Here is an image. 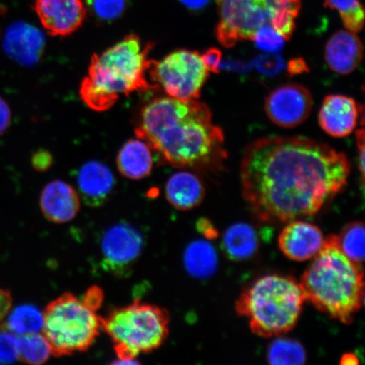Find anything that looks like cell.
<instances>
[{"instance_id": "obj_1", "label": "cell", "mask_w": 365, "mask_h": 365, "mask_svg": "<svg viewBox=\"0 0 365 365\" xmlns=\"http://www.w3.org/2000/svg\"><path fill=\"white\" fill-rule=\"evenodd\" d=\"M346 155L304 137H264L251 143L240 166L243 196L262 222L312 216L348 182Z\"/></svg>"}, {"instance_id": "obj_2", "label": "cell", "mask_w": 365, "mask_h": 365, "mask_svg": "<svg viewBox=\"0 0 365 365\" xmlns=\"http://www.w3.org/2000/svg\"><path fill=\"white\" fill-rule=\"evenodd\" d=\"M135 134L175 168L215 170L227 158L222 130L198 99L152 100L140 113Z\"/></svg>"}, {"instance_id": "obj_3", "label": "cell", "mask_w": 365, "mask_h": 365, "mask_svg": "<svg viewBox=\"0 0 365 365\" xmlns=\"http://www.w3.org/2000/svg\"><path fill=\"white\" fill-rule=\"evenodd\" d=\"M153 43L143 44L139 36L130 34L91 58L88 76L81 81L80 96L96 112L110 109L122 96L155 88L148 79Z\"/></svg>"}, {"instance_id": "obj_4", "label": "cell", "mask_w": 365, "mask_h": 365, "mask_svg": "<svg viewBox=\"0 0 365 365\" xmlns=\"http://www.w3.org/2000/svg\"><path fill=\"white\" fill-rule=\"evenodd\" d=\"M364 267L342 252L336 235L328 236L299 282L305 301L319 312L349 325L362 308Z\"/></svg>"}, {"instance_id": "obj_5", "label": "cell", "mask_w": 365, "mask_h": 365, "mask_svg": "<svg viewBox=\"0 0 365 365\" xmlns=\"http://www.w3.org/2000/svg\"><path fill=\"white\" fill-rule=\"evenodd\" d=\"M304 302L298 281L274 274L250 284L237 299L235 309L240 317L248 319L254 334L272 337L293 329Z\"/></svg>"}, {"instance_id": "obj_6", "label": "cell", "mask_w": 365, "mask_h": 365, "mask_svg": "<svg viewBox=\"0 0 365 365\" xmlns=\"http://www.w3.org/2000/svg\"><path fill=\"white\" fill-rule=\"evenodd\" d=\"M101 329L110 336L120 364H139L135 359L161 346L170 334V313L139 300L115 308L100 318Z\"/></svg>"}, {"instance_id": "obj_7", "label": "cell", "mask_w": 365, "mask_h": 365, "mask_svg": "<svg viewBox=\"0 0 365 365\" xmlns=\"http://www.w3.org/2000/svg\"><path fill=\"white\" fill-rule=\"evenodd\" d=\"M100 318L74 294H63L53 300L44 309L42 330L52 355L63 357L88 351L101 330Z\"/></svg>"}, {"instance_id": "obj_8", "label": "cell", "mask_w": 365, "mask_h": 365, "mask_svg": "<svg viewBox=\"0 0 365 365\" xmlns=\"http://www.w3.org/2000/svg\"><path fill=\"white\" fill-rule=\"evenodd\" d=\"M148 74L150 81L161 88L168 97L192 100L200 98L209 71L198 52L180 49L161 61H152Z\"/></svg>"}, {"instance_id": "obj_9", "label": "cell", "mask_w": 365, "mask_h": 365, "mask_svg": "<svg viewBox=\"0 0 365 365\" xmlns=\"http://www.w3.org/2000/svg\"><path fill=\"white\" fill-rule=\"evenodd\" d=\"M217 2L219 22L216 36L225 48L235 47L242 41H253L262 27H272L270 13L259 0H217Z\"/></svg>"}, {"instance_id": "obj_10", "label": "cell", "mask_w": 365, "mask_h": 365, "mask_svg": "<svg viewBox=\"0 0 365 365\" xmlns=\"http://www.w3.org/2000/svg\"><path fill=\"white\" fill-rule=\"evenodd\" d=\"M144 238L130 223H116L104 232L101 240L102 264L117 277L129 276L143 253Z\"/></svg>"}, {"instance_id": "obj_11", "label": "cell", "mask_w": 365, "mask_h": 365, "mask_svg": "<svg viewBox=\"0 0 365 365\" xmlns=\"http://www.w3.org/2000/svg\"><path fill=\"white\" fill-rule=\"evenodd\" d=\"M312 105V96L307 88L299 84H286L268 95L264 110L274 124L289 129L307 121Z\"/></svg>"}, {"instance_id": "obj_12", "label": "cell", "mask_w": 365, "mask_h": 365, "mask_svg": "<svg viewBox=\"0 0 365 365\" xmlns=\"http://www.w3.org/2000/svg\"><path fill=\"white\" fill-rule=\"evenodd\" d=\"M34 9L44 30L54 36L74 34L86 16L82 0H35Z\"/></svg>"}, {"instance_id": "obj_13", "label": "cell", "mask_w": 365, "mask_h": 365, "mask_svg": "<svg viewBox=\"0 0 365 365\" xmlns=\"http://www.w3.org/2000/svg\"><path fill=\"white\" fill-rule=\"evenodd\" d=\"M325 242L322 232L312 223L291 222L281 232L278 245L285 257L295 262H305L319 252Z\"/></svg>"}, {"instance_id": "obj_14", "label": "cell", "mask_w": 365, "mask_h": 365, "mask_svg": "<svg viewBox=\"0 0 365 365\" xmlns=\"http://www.w3.org/2000/svg\"><path fill=\"white\" fill-rule=\"evenodd\" d=\"M362 108L354 98L346 96H327L319 112V125L327 134L344 138L352 134L357 126Z\"/></svg>"}, {"instance_id": "obj_15", "label": "cell", "mask_w": 365, "mask_h": 365, "mask_svg": "<svg viewBox=\"0 0 365 365\" xmlns=\"http://www.w3.org/2000/svg\"><path fill=\"white\" fill-rule=\"evenodd\" d=\"M45 36L29 23H14L6 31L4 47L9 56L22 66H31L40 61L45 48Z\"/></svg>"}, {"instance_id": "obj_16", "label": "cell", "mask_w": 365, "mask_h": 365, "mask_svg": "<svg viewBox=\"0 0 365 365\" xmlns=\"http://www.w3.org/2000/svg\"><path fill=\"white\" fill-rule=\"evenodd\" d=\"M43 216L53 223H66L74 219L81 207V198L74 187L56 180L46 185L40 197Z\"/></svg>"}, {"instance_id": "obj_17", "label": "cell", "mask_w": 365, "mask_h": 365, "mask_svg": "<svg viewBox=\"0 0 365 365\" xmlns=\"http://www.w3.org/2000/svg\"><path fill=\"white\" fill-rule=\"evenodd\" d=\"M76 181L77 192L91 207H99L107 202L116 182L110 168L98 161L84 163L77 173Z\"/></svg>"}, {"instance_id": "obj_18", "label": "cell", "mask_w": 365, "mask_h": 365, "mask_svg": "<svg viewBox=\"0 0 365 365\" xmlns=\"http://www.w3.org/2000/svg\"><path fill=\"white\" fill-rule=\"evenodd\" d=\"M325 58L331 71L340 75H349L362 61L361 41L353 31H337L326 45Z\"/></svg>"}, {"instance_id": "obj_19", "label": "cell", "mask_w": 365, "mask_h": 365, "mask_svg": "<svg viewBox=\"0 0 365 365\" xmlns=\"http://www.w3.org/2000/svg\"><path fill=\"white\" fill-rule=\"evenodd\" d=\"M168 202L180 211L192 210L203 202L205 190L198 176L189 171H179L165 185Z\"/></svg>"}, {"instance_id": "obj_20", "label": "cell", "mask_w": 365, "mask_h": 365, "mask_svg": "<svg viewBox=\"0 0 365 365\" xmlns=\"http://www.w3.org/2000/svg\"><path fill=\"white\" fill-rule=\"evenodd\" d=\"M116 163L123 176L134 180L145 179L153 171V149L145 140L137 137L123 145L118 153Z\"/></svg>"}, {"instance_id": "obj_21", "label": "cell", "mask_w": 365, "mask_h": 365, "mask_svg": "<svg viewBox=\"0 0 365 365\" xmlns=\"http://www.w3.org/2000/svg\"><path fill=\"white\" fill-rule=\"evenodd\" d=\"M258 245L257 232L246 223L232 225L223 236V250L234 261H245L252 257L257 251Z\"/></svg>"}, {"instance_id": "obj_22", "label": "cell", "mask_w": 365, "mask_h": 365, "mask_svg": "<svg viewBox=\"0 0 365 365\" xmlns=\"http://www.w3.org/2000/svg\"><path fill=\"white\" fill-rule=\"evenodd\" d=\"M184 263L191 277L200 279L212 277L217 268V251L209 242L195 240L186 248Z\"/></svg>"}, {"instance_id": "obj_23", "label": "cell", "mask_w": 365, "mask_h": 365, "mask_svg": "<svg viewBox=\"0 0 365 365\" xmlns=\"http://www.w3.org/2000/svg\"><path fill=\"white\" fill-rule=\"evenodd\" d=\"M2 329L17 336L43 330V312L31 304L20 305L9 312L1 324Z\"/></svg>"}, {"instance_id": "obj_24", "label": "cell", "mask_w": 365, "mask_h": 365, "mask_svg": "<svg viewBox=\"0 0 365 365\" xmlns=\"http://www.w3.org/2000/svg\"><path fill=\"white\" fill-rule=\"evenodd\" d=\"M270 13L272 26L286 40L295 29V19L300 10V0H259Z\"/></svg>"}, {"instance_id": "obj_25", "label": "cell", "mask_w": 365, "mask_h": 365, "mask_svg": "<svg viewBox=\"0 0 365 365\" xmlns=\"http://www.w3.org/2000/svg\"><path fill=\"white\" fill-rule=\"evenodd\" d=\"M19 360L26 364L40 365L48 361L52 349L43 333L36 332L17 336Z\"/></svg>"}, {"instance_id": "obj_26", "label": "cell", "mask_w": 365, "mask_h": 365, "mask_svg": "<svg viewBox=\"0 0 365 365\" xmlns=\"http://www.w3.org/2000/svg\"><path fill=\"white\" fill-rule=\"evenodd\" d=\"M267 358L272 365H301L307 361V352L300 342L280 337L269 346Z\"/></svg>"}, {"instance_id": "obj_27", "label": "cell", "mask_w": 365, "mask_h": 365, "mask_svg": "<svg viewBox=\"0 0 365 365\" xmlns=\"http://www.w3.org/2000/svg\"><path fill=\"white\" fill-rule=\"evenodd\" d=\"M337 236L339 247L351 261L364 267V225L361 222H354L346 225Z\"/></svg>"}, {"instance_id": "obj_28", "label": "cell", "mask_w": 365, "mask_h": 365, "mask_svg": "<svg viewBox=\"0 0 365 365\" xmlns=\"http://www.w3.org/2000/svg\"><path fill=\"white\" fill-rule=\"evenodd\" d=\"M325 6L339 13L346 29L359 33L364 27V11L359 0H326Z\"/></svg>"}, {"instance_id": "obj_29", "label": "cell", "mask_w": 365, "mask_h": 365, "mask_svg": "<svg viewBox=\"0 0 365 365\" xmlns=\"http://www.w3.org/2000/svg\"><path fill=\"white\" fill-rule=\"evenodd\" d=\"M89 11L98 20L116 21L127 8V0H86Z\"/></svg>"}, {"instance_id": "obj_30", "label": "cell", "mask_w": 365, "mask_h": 365, "mask_svg": "<svg viewBox=\"0 0 365 365\" xmlns=\"http://www.w3.org/2000/svg\"><path fill=\"white\" fill-rule=\"evenodd\" d=\"M285 41L272 26H264L255 35L253 42L259 49L267 53H277L284 48Z\"/></svg>"}, {"instance_id": "obj_31", "label": "cell", "mask_w": 365, "mask_h": 365, "mask_svg": "<svg viewBox=\"0 0 365 365\" xmlns=\"http://www.w3.org/2000/svg\"><path fill=\"white\" fill-rule=\"evenodd\" d=\"M19 359L17 336L2 329L0 331V364L16 362Z\"/></svg>"}, {"instance_id": "obj_32", "label": "cell", "mask_w": 365, "mask_h": 365, "mask_svg": "<svg viewBox=\"0 0 365 365\" xmlns=\"http://www.w3.org/2000/svg\"><path fill=\"white\" fill-rule=\"evenodd\" d=\"M257 66L258 70L266 75H275L284 67V62L278 56H264L257 59Z\"/></svg>"}, {"instance_id": "obj_33", "label": "cell", "mask_w": 365, "mask_h": 365, "mask_svg": "<svg viewBox=\"0 0 365 365\" xmlns=\"http://www.w3.org/2000/svg\"><path fill=\"white\" fill-rule=\"evenodd\" d=\"M53 163V155L47 150H39L31 158V164H33V167L36 171H47L51 168Z\"/></svg>"}, {"instance_id": "obj_34", "label": "cell", "mask_w": 365, "mask_h": 365, "mask_svg": "<svg viewBox=\"0 0 365 365\" xmlns=\"http://www.w3.org/2000/svg\"><path fill=\"white\" fill-rule=\"evenodd\" d=\"M222 57V54L220 50L215 48H209L202 54L203 62L209 72L211 71L215 74L220 72Z\"/></svg>"}, {"instance_id": "obj_35", "label": "cell", "mask_w": 365, "mask_h": 365, "mask_svg": "<svg viewBox=\"0 0 365 365\" xmlns=\"http://www.w3.org/2000/svg\"><path fill=\"white\" fill-rule=\"evenodd\" d=\"M82 299L88 305L91 309L98 312V309L101 307L103 294V291L98 287H91L86 293L82 296Z\"/></svg>"}, {"instance_id": "obj_36", "label": "cell", "mask_w": 365, "mask_h": 365, "mask_svg": "<svg viewBox=\"0 0 365 365\" xmlns=\"http://www.w3.org/2000/svg\"><path fill=\"white\" fill-rule=\"evenodd\" d=\"M12 113L10 105L0 97V136L6 133L11 124Z\"/></svg>"}, {"instance_id": "obj_37", "label": "cell", "mask_w": 365, "mask_h": 365, "mask_svg": "<svg viewBox=\"0 0 365 365\" xmlns=\"http://www.w3.org/2000/svg\"><path fill=\"white\" fill-rule=\"evenodd\" d=\"M12 295L11 292L0 287V325L6 318L12 307Z\"/></svg>"}, {"instance_id": "obj_38", "label": "cell", "mask_w": 365, "mask_h": 365, "mask_svg": "<svg viewBox=\"0 0 365 365\" xmlns=\"http://www.w3.org/2000/svg\"><path fill=\"white\" fill-rule=\"evenodd\" d=\"M356 137H357V143L359 148V170L361 173L362 185L364 181V130L363 128L356 132Z\"/></svg>"}, {"instance_id": "obj_39", "label": "cell", "mask_w": 365, "mask_h": 365, "mask_svg": "<svg viewBox=\"0 0 365 365\" xmlns=\"http://www.w3.org/2000/svg\"><path fill=\"white\" fill-rule=\"evenodd\" d=\"M198 230L208 239H214L217 237V232L211 222L207 219H200L197 223Z\"/></svg>"}, {"instance_id": "obj_40", "label": "cell", "mask_w": 365, "mask_h": 365, "mask_svg": "<svg viewBox=\"0 0 365 365\" xmlns=\"http://www.w3.org/2000/svg\"><path fill=\"white\" fill-rule=\"evenodd\" d=\"M179 1L189 10L199 11L207 7L211 0H179Z\"/></svg>"}, {"instance_id": "obj_41", "label": "cell", "mask_w": 365, "mask_h": 365, "mask_svg": "<svg viewBox=\"0 0 365 365\" xmlns=\"http://www.w3.org/2000/svg\"><path fill=\"white\" fill-rule=\"evenodd\" d=\"M287 70H289L291 75H298L307 71L308 67L303 59L296 58L290 61Z\"/></svg>"}, {"instance_id": "obj_42", "label": "cell", "mask_w": 365, "mask_h": 365, "mask_svg": "<svg viewBox=\"0 0 365 365\" xmlns=\"http://www.w3.org/2000/svg\"><path fill=\"white\" fill-rule=\"evenodd\" d=\"M358 364L359 359L357 358V356H355L354 354H346L344 356H342L341 364L351 365Z\"/></svg>"}]
</instances>
